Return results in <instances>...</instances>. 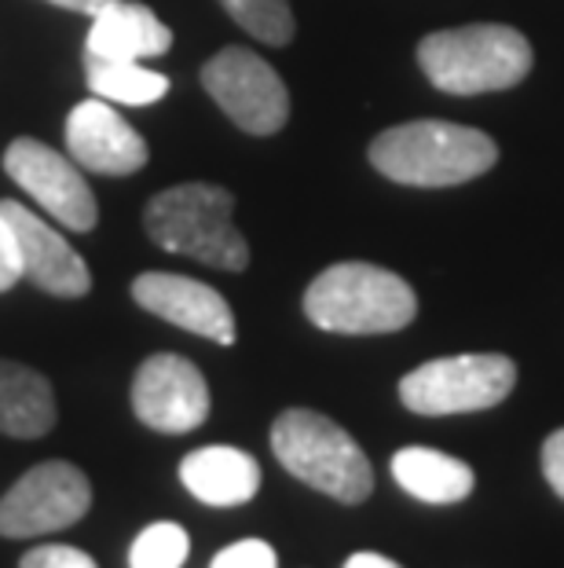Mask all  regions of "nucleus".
<instances>
[{
    "label": "nucleus",
    "mask_w": 564,
    "mask_h": 568,
    "mask_svg": "<svg viewBox=\"0 0 564 568\" xmlns=\"http://www.w3.org/2000/svg\"><path fill=\"white\" fill-rule=\"evenodd\" d=\"M132 301L151 316L180 326L187 334L209 337L217 345H235V312L221 290L176 272H143L132 280Z\"/></svg>",
    "instance_id": "obj_13"
},
{
    "label": "nucleus",
    "mask_w": 564,
    "mask_h": 568,
    "mask_svg": "<svg viewBox=\"0 0 564 568\" xmlns=\"http://www.w3.org/2000/svg\"><path fill=\"white\" fill-rule=\"evenodd\" d=\"M543 477L550 480V488L564 499V429L550 433L546 444H543Z\"/></svg>",
    "instance_id": "obj_24"
},
{
    "label": "nucleus",
    "mask_w": 564,
    "mask_h": 568,
    "mask_svg": "<svg viewBox=\"0 0 564 568\" xmlns=\"http://www.w3.org/2000/svg\"><path fill=\"white\" fill-rule=\"evenodd\" d=\"M173 48V30L154 16L147 4L136 0H111L92 16L85 55L100 59H140L147 63L154 55H165Z\"/></svg>",
    "instance_id": "obj_14"
},
{
    "label": "nucleus",
    "mask_w": 564,
    "mask_h": 568,
    "mask_svg": "<svg viewBox=\"0 0 564 568\" xmlns=\"http://www.w3.org/2000/svg\"><path fill=\"white\" fill-rule=\"evenodd\" d=\"M271 452L286 474L338 503H363L375 491V469L363 447L319 410H283L271 426Z\"/></svg>",
    "instance_id": "obj_5"
},
{
    "label": "nucleus",
    "mask_w": 564,
    "mask_h": 568,
    "mask_svg": "<svg viewBox=\"0 0 564 568\" xmlns=\"http://www.w3.org/2000/svg\"><path fill=\"white\" fill-rule=\"evenodd\" d=\"M392 477L407 495L422 499L429 506L462 503L473 491L476 477L473 469L454 455L433 452V447H400L392 455Z\"/></svg>",
    "instance_id": "obj_17"
},
{
    "label": "nucleus",
    "mask_w": 564,
    "mask_h": 568,
    "mask_svg": "<svg viewBox=\"0 0 564 568\" xmlns=\"http://www.w3.org/2000/svg\"><path fill=\"white\" fill-rule=\"evenodd\" d=\"M48 4H59V8H66V11H78V16H95L100 8H106L111 0H48Z\"/></svg>",
    "instance_id": "obj_26"
},
{
    "label": "nucleus",
    "mask_w": 564,
    "mask_h": 568,
    "mask_svg": "<svg viewBox=\"0 0 564 568\" xmlns=\"http://www.w3.org/2000/svg\"><path fill=\"white\" fill-rule=\"evenodd\" d=\"M63 136H66V154L81 169H89V173L132 176L151 159L147 140L125 122V114H117L114 103L100 100V95L81 100L66 114Z\"/></svg>",
    "instance_id": "obj_12"
},
{
    "label": "nucleus",
    "mask_w": 564,
    "mask_h": 568,
    "mask_svg": "<svg viewBox=\"0 0 564 568\" xmlns=\"http://www.w3.org/2000/svg\"><path fill=\"white\" fill-rule=\"evenodd\" d=\"M92 510V480L74 463L52 458L27 469L0 495V536L33 539L78 525Z\"/></svg>",
    "instance_id": "obj_9"
},
{
    "label": "nucleus",
    "mask_w": 564,
    "mask_h": 568,
    "mask_svg": "<svg viewBox=\"0 0 564 568\" xmlns=\"http://www.w3.org/2000/svg\"><path fill=\"white\" fill-rule=\"evenodd\" d=\"M235 195L217 184H176L154 195L143 213L151 243L195 257L221 272H246L249 246L232 221Z\"/></svg>",
    "instance_id": "obj_3"
},
{
    "label": "nucleus",
    "mask_w": 564,
    "mask_h": 568,
    "mask_svg": "<svg viewBox=\"0 0 564 568\" xmlns=\"http://www.w3.org/2000/svg\"><path fill=\"white\" fill-rule=\"evenodd\" d=\"M202 84L213 95V103L254 136H275L290 118V92H286L279 70L249 48H221L202 67Z\"/></svg>",
    "instance_id": "obj_8"
},
{
    "label": "nucleus",
    "mask_w": 564,
    "mask_h": 568,
    "mask_svg": "<svg viewBox=\"0 0 564 568\" xmlns=\"http://www.w3.org/2000/svg\"><path fill=\"white\" fill-rule=\"evenodd\" d=\"M19 280H22V261L16 250V235H11L8 221L0 216V294H8Z\"/></svg>",
    "instance_id": "obj_23"
},
{
    "label": "nucleus",
    "mask_w": 564,
    "mask_h": 568,
    "mask_svg": "<svg viewBox=\"0 0 564 568\" xmlns=\"http://www.w3.org/2000/svg\"><path fill=\"white\" fill-rule=\"evenodd\" d=\"M0 216H4L11 235H16L22 280H30L44 294L66 301L89 294L92 290L89 264L55 224H48L38 210H30L27 202L16 199H0Z\"/></svg>",
    "instance_id": "obj_11"
},
{
    "label": "nucleus",
    "mask_w": 564,
    "mask_h": 568,
    "mask_svg": "<svg viewBox=\"0 0 564 568\" xmlns=\"http://www.w3.org/2000/svg\"><path fill=\"white\" fill-rule=\"evenodd\" d=\"M495 162L499 148L488 132L454 122H407L370 143V165L407 187L470 184Z\"/></svg>",
    "instance_id": "obj_1"
},
{
    "label": "nucleus",
    "mask_w": 564,
    "mask_h": 568,
    "mask_svg": "<svg viewBox=\"0 0 564 568\" xmlns=\"http://www.w3.org/2000/svg\"><path fill=\"white\" fill-rule=\"evenodd\" d=\"M4 173L38 210L66 232H92L100 224V205L89 187V176L70 154L55 151L52 143L19 136L4 151Z\"/></svg>",
    "instance_id": "obj_7"
},
{
    "label": "nucleus",
    "mask_w": 564,
    "mask_h": 568,
    "mask_svg": "<svg viewBox=\"0 0 564 568\" xmlns=\"http://www.w3.org/2000/svg\"><path fill=\"white\" fill-rule=\"evenodd\" d=\"M19 568H100V565H95L92 554L66 547V542H41V547L22 554Z\"/></svg>",
    "instance_id": "obj_22"
},
{
    "label": "nucleus",
    "mask_w": 564,
    "mask_h": 568,
    "mask_svg": "<svg viewBox=\"0 0 564 568\" xmlns=\"http://www.w3.org/2000/svg\"><path fill=\"white\" fill-rule=\"evenodd\" d=\"M517 385V367L502 353L440 356L403 374L400 400L414 415H470L502 404Z\"/></svg>",
    "instance_id": "obj_6"
},
{
    "label": "nucleus",
    "mask_w": 564,
    "mask_h": 568,
    "mask_svg": "<svg viewBox=\"0 0 564 568\" xmlns=\"http://www.w3.org/2000/svg\"><path fill=\"white\" fill-rule=\"evenodd\" d=\"M209 568H279V554L264 539H238L232 547H224L209 561Z\"/></svg>",
    "instance_id": "obj_21"
},
{
    "label": "nucleus",
    "mask_w": 564,
    "mask_h": 568,
    "mask_svg": "<svg viewBox=\"0 0 564 568\" xmlns=\"http://www.w3.org/2000/svg\"><path fill=\"white\" fill-rule=\"evenodd\" d=\"M132 410L154 433H191L209 418V385L187 356H147L132 378Z\"/></svg>",
    "instance_id": "obj_10"
},
{
    "label": "nucleus",
    "mask_w": 564,
    "mask_h": 568,
    "mask_svg": "<svg viewBox=\"0 0 564 568\" xmlns=\"http://www.w3.org/2000/svg\"><path fill=\"white\" fill-rule=\"evenodd\" d=\"M345 568H403V565H396L392 558H386V554L359 550V554H352V558L345 561Z\"/></svg>",
    "instance_id": "obj_25"
},
{
    "label": "nucleus",
    "mask_w": 564,
    "mask_h": 568,
    "mask_svg": "<svg viewBox=\"0 0 564 568\" xmlns=\"http://www.w3.org/2000/svg\"><path fill=\"white\" fill-rule=\"evenodd\" d=\"M55 426V393L41 371L0 359V433L38 440Z\"/></svg>",
    "instance_id": "obj_16"
},
{
    "label": "nucleus",
    "mask_w": 564,
    "mask_h": 568,
    "mask_svg": "<svg viewBox=\"0 0 564 568\" xmlns=\"http://www.w3.org/2000/svg\"><path fill=\"white\" fill-rule=\"evenodd\" d=\"M191 554L187 531L176 521H154L132 539L129 568H184Z\"/></svg>",
    "instance_id": "obj_20"
},
{
    "label": "nucleus",
    "mask_w": 564,
    "mask_h": 568,
    "mask_svg": "<svg viewBox=\"0 0 564 568\" xmlns=\"http://www.w3.org/2000/svg\"><path fill=\"white\" fill-rule=\"evenodd\" d=\"M305 316L330 334H392L418 316L407 280L367 261H341L305 290Z\"/></svg>",
    "instance_id": "obj_2"
},
{
    "label": "nucleus",
    "mask_w": 564,
    "mask_h": 568,
    "mask_svg": "<svg viewBox=\"0 0 564 568\" xmlns=\"http://www.w3.org/2000/svg\"><path fill=\"white\" fill-rule=\"evenodd\" d=\"M221 8L246 33H254L264 44H290L294 41V11L290 0H221Z\"/></svg>",
    "instance_id": "obj_19"
},
{
    "label": "nucleus",
    "mask_w": 564,
    "mask_h": 568,
    "mask_svg": "<svg viewBox=\"0 0 564 568\" xmlns=\"http://www.w3.org/2000/svg\"><path fill=\"white\" fill-rule=\"evenodd\" d=\"M85 78L92 95L114 106H151L170 92V78L140 59H100L85 55Z\"/></svg>",
    "instance_id": "obj_18"
},
{
    "label": "nucleus",
    "mask_w": 564,
    "mask_h": 568,
    "mask_svg": "<svg viewBox=\"0 0 564 568\" xmlns=\"http://www.w3.org/2000/svg\"><path fill=\"white\" fill-rule=\"evenodd\" d=\"M180 480L206 506H243L260 491V466L243 447L209 444L184 455Z\"/></svg>",
    "instance_id": "obj_15"
},
{
    "label": "nucleus",
    "mask_w": 564,
    "mask_h": 568,
    "mask_svg": "<svg viewBox=\"0 0 564 568\" xmlns=\"http://www.w3.org/2000/svg\"><path fill=\"white\" fill-rule=\"evenodd\" d=\"M532 44L521 30L499 27V22H476V27H454L429 33L418 44V67L451 95H476L513 89L532 70Z\"/></svg>",
    "instance_id": "obj_4"
}]
</instances>
